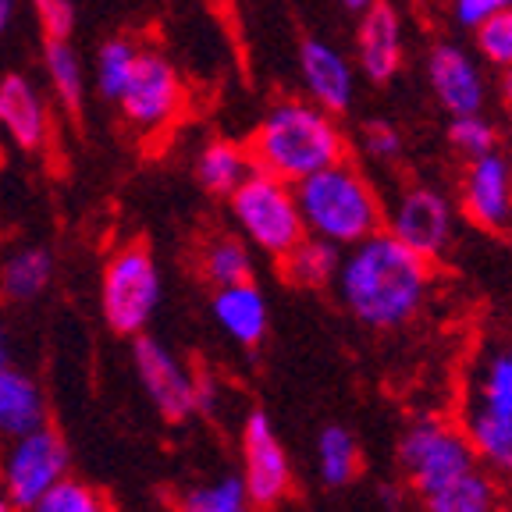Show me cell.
Listing matches in <instances>:
<instances>
[{
	"mask_svg": "<svg viewBox=\"0 0 512 512\" xmlns=\"http://www.w3.org/2000/svg\"><path fill=\"white\" fill-rule=\"evenodd\" d=\"M228 214L239 228V239L271 260H285L306 239L296 189L264 171H253L228 196Z\"/></svg>",
	"mask_w": 512,
	"mask_h": 512,
	"instance_id": "cell-4",
	"label": "cell"
},
{
	"mask_svg": "<svg viewBox=\"0 0 512 512\" xmlns=\"http://www.w3.org/2000/svg\"><path fill=\"white\" fill-rule=\"evenodd\" d=\"M68 445L50 424L4 441L0 452V495L8 498L18 512L32 509L54 484L68 477Z\"/></svg>",
	"mask_w": 512,
	"mask_h": 512,
	"instance_id": "cell-7",
	"label": "cell"
},
{
	"mask_svg": "<svg viewBox=\"0 0 512 512\" xmlns=\"http://www.w3.org/2000/svg\"><path fill=\"white\" fill-rule=\"evenodd\" d=\"M11 18H15V0H0V36L8 32Z\"/></svg>",
	"mask_w": 512,
	"mask_h": 512,
	"instance_id": "cell-38",
	"label": "cell"
},
{
	"mask_svg": "<svg viewBox=\"0 0 512 512\" xmlns=\"http://www.w3.org/2000/svg\"><path fill=\"white\" fill-rule=\"evenodd\" d=\"M43 72L64 111L79 114L86 100V68L72 40H43Z\"/></svg>",
	"mask_w": 512,
	"mask_h": 512,
	"instance_id": "cell-22",
	"label": "cell"
},
{
	"mask_svg": "<svg viewBox=\"0 0 512 512\" xmlns=\"http://www.w3.org/2000/svg\"><path fill=\"white\" fill-rule=\"evenodd\" d=\"M0 512H18V509H15V505H11V502H8V498L0 495Z\"/></svg>",
	"mask_w": 512,
	"mask_h": 512,
	"instance_id": "cell-40",
	"label": "cell"
},
{
	"mask_svg": "<svg viewBox=\"0 0 512 512\" xmlns=\"http://www.w3.org/2000/svg\"><path fill=\"white\" fill-rule=\"evenodd\" d=\"M185 86L178 68L157 50H139L132 79L118 96L121 118L136 128L139 136H157L182 114Z\"/></svg>",
	"mask_w": 512,
	"mask_h": 512,
	"instance_id": "cell-8",
	"label": "cell"
},
{
	"mask_svg": "<svg viewBox=\"0 0 512 512\" xmlns=\"http://www.w3.org/2000/svg\"><path fill=\"white\" fill-rule=\"evenodd\" d=\"M384 232L395 235L406 249L424 256L427 264L448 253L456 239V207L445 192L434 185H409L399 192V200L384 214Z\"/></svg>",
	"mask_w": 512,
	"mask_h": 512,
	"instance_id": "cell-9",
	"label": "cell"
},
{
	"mask_svg": "<svg viewBox=\"0 0 512 512\" xmlns=\"http://www.w3.org/2000/svg\"><path fill=\"white\" fill-rule=\"evenodd\" d=\"M32 15L40 22L43 40H72V29H75L72 0H32Z\"/></svg>",
	"mask_w": 512,
	"mask_h": 512,
	"instance_id": "cell-33",
	"label": "cell"
},
{
	"mask_svg": "<svg viewBox=\"0 0 512 512\" xmlns=\"http://www.w3.org/2000/svg\"><path fill=\"white\" fill-rule=\"evenodd\" d=\"M292 189H296L303 228L313 239L349 249L384 228L381 196L370 185V178L349 160H338Z\"/></svg>",
	"mask_w": 512,
	"mask_h": 512,
	"instance_id": "cell-3",
	"label": "cell"
},
{
	"mask_svg": "<svg viewBox=\"0 0 512 512\" xmlns=\"http://www.w3.org/2000/svg\"><path fill=\"white\" fill-rule=\"evenodd\" d=\"M200 271L214 288L253 281V249H249L239 235H217V239H210L207 246H203Z\"/></svg>",
	"mask_w": 512,
	"mask_h": 512,
	"instance_id": "cell-25",
	"label": "cell"
},
{
	"mask_svg": "<svg viewBox=\"0 0 512 512\" xmlns=\"http://www.w3.org/2000/svg\"><path fill=\"white\" fill-rule=\"evenodd\" d=\"M427 82L434 89V100L452 118H459V114H480L484 104H488L484 68L459 43H434L431 54H427Z\"/></svg>",
	"mask_w": 512,
	"mask_h": 512,
	"instance_id": "cell-13",
	"label": "cell"
},
{
	"mask_svg": "<svg viewBox=\"0 0 512 512\" xmlns=\"http://www.w3.org/2000/svg\"><path fill=\"white\" fill-rule=\"evenodd\" d=\"M54 285V253L47 246H18L0 260V299L4 303H36Z\"/></svg>",
	"mask_w": 512,
	"mask_h": 512,
	"instance_id": "cell-19",
	"label": "cell"
},
{
	"mask_svg": "<svg viewBox=\"0 0 512 512\" xmlns=\"http://www.w3.org/2000/svg\"><path fill=\"white\" fill-rule=\"evenodd\" d=\"M448 146L463 160H477L498 150V128L484 114H459L448 121Z\"/></svg>",
	"mask_w": 512,
	"mask_h": 512,
	"instance_id": "cell-31",
	"label": "cell"
},
{
	"mask_svg": "<svg viewBox=\"0 0 512 512\" xmlns=\"http://www.w3.org/2000/svg\"><path fill=\"white\" fill-rule=\"evenodd\" d=\"M498 93H502V100L512 107V64H509V68H502V79H498Z\"/></svg>",
	"mask_w": 512,
	"mask_h": 512,
	"instance_id": "cell-37",
	"label": "cell"
},
{
	"mask_svg": "<svg viewBox=\"0 0 512 512\" xmlns=\"http://www.w3.org/2000/svg\"><path fill=\"white\" fill-rule=\"evenodd\" d=\"M132 367L143 384L146 399L164 420L182 424L200 409V377L192 374L168 345L153 335H136L132 342Z\"/></svg>",
	"mask_w": 512,
	"mask_h": 512,
	"instance_id": "cell-11",
	"label": "cell"
},
{
	"mask_svg": "<svg viewBox=\"0 0 512 512\" xmlns=\"http://www.w3.org/2000/svg\"><path fill=\"white\" fill-rule=\"evenodd\" d=\"M473 406L512 420V345L488 352L477 370V402Z\"/></svg>",
	"mask_w": 512,
	"mask_h": 512,
	"instance_id": "cell-29",
	"label": "cell"
},
{
	"mask_svg": "<svg viewBox=\"0 0 512 512\" xmlns=\"http://www.w3.org/2000/svg\"><path fill=\"white\" fill-rule=\"evenodd\" d=\"M356 68L374 86L392 82L402 68V18L388 0H374L356 25Z\"/></svg>",
	"mask_w": 512,
	"mask_h": 512,
	"instance_id": "cell-16",
	"label": "cell"
},
{
	"mask_svg": "<svg viewBox=\"0 0 512 512\" xmlns=\"http://www.w3.org/2000/svg\"><path fill=\"white\" fill-rule=\"evenodd\" d=\"M505 8H512V0H452V18L463 29H477L480 22H488Z\"/></svg>",
	"mask_w": 512,
	"mask_h": 512,
	"instance_id": "cell-35",
	"label": "cell"
},
{
	"mask_svg": "<svg viewBox=\"0 0 512 512\" xmlns=\"http://www.w3.org/2000/svg\"><path fill=\"white\" fill-rule=\"evenodd\" d=\"M477 36V54L491 64V68H509L512 64V8L491 15L488 22H480L473 29Z\"/></svg>",
	"mask_w": 512,
	"mask_h": 512,
	"instance_id": "cell-32",
	"label": "cell"
},
{
	"mask_svg": "<svg viewBox=\"0 0 512 512\" xmlns=\"http://www.w3.org/2000/svg\"><path fill=\"white\" fill-rule=\"evenodd\" d=\"M338 4H342L345 11H356V15H360V11H367L374 0H338Z\"/></svg>",
	"mask_w": 512,
	"mask_h": 512,
	"instance_id": "cell-39",
	"label": "cell"
},
{
	"mask_svg": "<svg viewBox=\"0 0 512 512\" xmlns=\"http://www.w3.org/2000/svg\"><path fill=\"white\" fill-rule=\"evenodd\" d=\"M335 288L342 306L363 328L399 331L424 310L431 264L381 228L370 239L342 249Z\"/></svg>",
	"mask_w": 512,
	"mask_h": 512,
	"instance_id": "cell-1",
	"label": "cell"
},
{
	"mask_svg": "<svg viewBox=\"0 0 512 512\" xmlns=\"http://www.w3.org/2000/svg\"><path fill=\"white\" fill-rule=\"evenodd\" d=\"M160 299H164V278L157 256L139 242L121 246L100 274V313L107 328L121 338L146 335L160 310Z\"/></svg>",
	"mask_w": 512,
	"mask_h": 512,
	"instance_id": "cell-5",
	"label": "cell"
},
{
	"mask_svg": "<svg viewBox=\"0 0 512 512\" xmlns=\"http://www.w3.org/2000/svg\"><path fill=\"white\" fill-rule=\"evenodd\" d=\"M196 182L200 189H207L210 196H232L249 175H253V157H249L246 143H232V139H214L196 153Z\"/></svg>",
	"mask_w": 512,
	"mask_h": 512,
	"instance_id": "cell-20",
	"label": "cell"
},
{
	"mask_svg": "<svg viewBox=\"0 0 512 512\" xmlns=\"http://www.w3.org/2000/svg\"><path fill=\"white\" fill-rule=\"evenodd\" d=\"M253 168L288 185L345 160V132L335 114L320 111L306 96H288L267 107L246 143Z\"/></svg>",
	"mask_w": 512,
	"mask_h": 512,
	"instance_id": "cell-2",
	"label": "cell"
},
{
	"mask_svg": "<svg viewBox=\"0 0 512 512\" xmlns=\"http://www.w3.org/2000/svg\"><path fill=\"white\" fill-rule=\"evenodd\" d=\"M463 214L484 232H512V160L502 150L466 160L463 182H459Z\"/></svg>",
	"mask_w": 512,
	"mask_h": 512,
	"instance_id": "cell-12",
	"label": "cell"
},
{
	"mask_svg": "<svg viewBox=\"0 0 512 512\" xmlns=\"http://www.w3.org/2000/svg\"><path fill=\"white\" fill-rule=\"evenodd\" d=\"M317 466L328 488H345L360 473V441L349 427L331 424L317 438Z\"/></svg>",
	"mask_w": 512,
	"mask_h": 512,
	"instance_id": "cell-26",
	"label": "cell"
},
{
	"mask_svg": "<svg viewBox=\"0 0 512 512\" xmlns=\"http://www.w3.org/2000/svg\"><path fill=\"white\" fill-rule=\"evenodd\" d=\"M281 264V274H285L292 285L299 288H324V285H335V274H338V264H342V249L331 246L324 239H313L306 235Z\"/></svg>",
	"mask_w": 512,
	"mask_h": 512,
	"instance_id": "cell-23",
	"label": "cell"
},
{
	"mask_svg": "<svg viewBox=\"0 0 512 512\" xmlns=\"http://www.w3.org/2000/svg\"><path fill=\"white\" fill-rule=\"evenodd\" d=\"M25 512H114V505L104 491L86 484V480L64 477L61 484H54L40 502Z\"/></svg>",
	"mask_w": 512,
	"mask_h": 512,
	"instance_id": "cell-30",
	"label": "cell"
},
{
	"mask_svg": "<svg viewBox=\"0 0 512 512\" xmlns=\"http://www.w3.org/2000/svg\"><path fill=\"white\" fill-rule=\"evenodd\" d=\"M242 488L246 498L256 512L278 509L288 495H292V463H288V452L281 445L278 431H274L271 416L264 409H253V413L242 420Z\"/></svg>",
	"mask_w": 512,
	"mask_h": 512,
	"instance_id": "cell-10",
	"label": "cell"
},
{
	"mask_svg": "<svg viewBox=\"0 0 512 512\" xmlns=\"http://www.w3.org/2000/svg\"><path fill=\"white\" fill-rule=\"evenodd\" d=\"M0 132L22 153H40L50 143V107L29 75H0Z\"/></svg>",
	"mask_w": 512,
	"mask_h": 512,
	"instance_id": "cell-15",
	"label": "cell"
},
{
	"mask_svg": "<svg viewBox=\"0 0 512 512\" xmlns=\"http://www.w3.org/2000/svg\"><path fill=\"white\" fill-rule=\"evenodd\" d=\"M47 424V399L40 381L22 367H0V438H22Z\"/></svg>",
	"mask_w": 512,
	"mask_h": 512,
	"instance_id": "cell-18",
	"label": "cell"
},
{
	"mask_svg": "<svg viewBox=\"0 0 512 512\" xmlns=\"http://www.w3.org/2000/svg\"><path fill=\"white\" fill-rule=\"evenodd\" d=\"M299 79L306 100L328 114H345L356 104V64L328 40H303L299 47Z\"/></svg>",
	"mask_w": 512,
	"mask_h": 512,
	"instance_id": "cell-14",
	"label": "cell"
},
{
	"mask_svg": "<svg viewBox=\"0 0 512 512\" xmlns=\"http://www.w3.org/2000/svg\"><path fill=\"white\" fill-rule=\"evenodd\" d=\"M210 313H214L217 328L242 349H256L267 338V328H271V306H267L264 288L256 281L214 288Z\"/></svg>",
	"mask_w": 512,
	"mask_h": 512,
	"instance_id": "cell-17",
	"label": "cell"
},
{
	"mask_svg": "<svg viewBox=\"0 0 512 512\" xmlns=\"http://www.w3.org/2000/svg\"><path fill=\"white\" fill-rule=\"evenodd\" d=\"M402 150H406V143H402V132L392 121H370L363 128V153L377 164H395Z\"/></svg>",
	"mask_w": 512,
	"mask_h": 512,
	"instance_id": "cell-34",
	"label": "cell"
},
{
	"mask_svg": "<svg viewBox=\"0 0 512 512\" xmlns=\"http://www.w3.org/2000/svg\"><path fill=\"white\" fill-rule=\"evenodd\" d=\"M427 512H498V484L491 480V473L470 470L466 477L452 480L445 488H438L434 495L424 498Z\"/></svg>",
	"mask_w": 512,
	"mask_h": 512,
	"instance_id": "cell-24",
	"label": "cell"
},
{
	"mask_svg": "<svg viewBox=\"0 0 512 512\" xmlns=\"http://www.w3.org/2000/svg\"><path fill=\"white\" fill-rule=\"evenodd\" d=\"M399 463L420 498L434 495L438 488L477 470V459H473L463 427L448 424L441 416H420L406 427L399 441Z\"/></svg>",
	"mask_w": 512,
	"mask_h": 512,
	"instance_id": "cell-6",
	"label": "cell"
},
{
	"mask_svg": "<svg viewBox=\"0 0 512 512\" xmlns=\"http://www.w3.org/2000/svg\"><path fill=\"white\" fill-rule=\"evenodd\" d=\"M8 363H15L11 360V331H8V324L0 320V367H8Z\"/></svg>",
	"mask_w": 512,
	"mask_h": 512,
	"instance_id": "cell-36",
	"label": "cell"
},
{
	"mask_svg": "<svg viewBox=\"0 0 512 512\" xmlns=\"http://www.w3.org/2000/svg\"><path fill=\"white\" fill-rule=\"evenodd\" d=\"M178 512H256L246 498L239 473H221L207 484H192L178 495Z\"/></svg>",
	"mask_w": 512,
	"mask_h": 512,
	"instance_id": "cell-27",
	"label": "cell"
},
{
	"mask_svg": "<svg viewBox=\"0 0 512 512\" xmlns=\"http://www.w3.org/2000/svg\"><path fill=\"white\" fill-rule=\"evenodd\" d=\"M463 434L473 448V459H477L480 470L512 473V420L509 416L488 413V409L470 406L463 416Z\"/></svg>",
	"mask_w": 512,
	"mask_h": 512,
	"instance_id": "cell-21",
	"label": "cell"
},
{
	"mask_svg": "<svg viewBox=\"0 0 512 512\" xmlns=\"http://www.w3.org/2000/svg\"><path fill=\"white\" fill-rule=\"evenodd\" d=\"M139 50L143 47L136 40H128V36H111V40L100 43V50H96V93L104 96V100L118 104L121 89L132 79Z\"/></svg>",
	"mask_w": 512,
	"mask_h": 512,
	"instance_id": "cell-28",
	"label": "cell"
}]
</instances>
